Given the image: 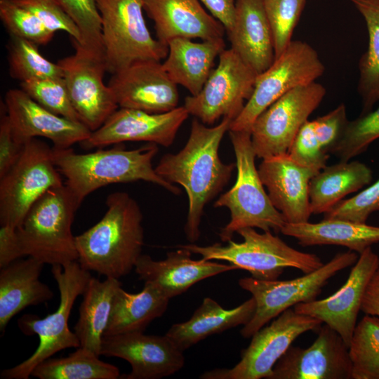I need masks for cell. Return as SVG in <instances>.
<instances>
[{"instance_id":"cell-1","label":"cell","mask_w":379,"mask_h":379,"mask_svg":"<svg viewBox=\"0 0 379 379\" xmlns=\"http://www.w3.org/2000/svg\"><path fill=\"white\" fill-rule=\"evenodd\" d=\"M232 120L223 118L216 126H206L194 118L188 140L176 154H164L154 168L157 173L171 184H178L188 197V212L184 227L189 241H197L205 206L229 182L236 165L225 164L218 151Z\"/></svg>"},{"instance_id":"cell-2","label":"cell","mask_w":379,"mask_h":379,"mask_svg":"<svg viewBox=\"0 0 379 379\" xmlns=\"http://www.w3.org/2000/svg\"><path fill=\"white\" fill-rule=\"evenodd\" d=\"M107 211L93 227L75 236L78 262L86 270L119 279L135 268L144 244L143 215L128 193L106 199Z\"/></svg>"},{"instance_id":"cell-3","label":"cell","mask_w":379,"mask_h":379,"mask_svg":"<svg viewBox=\"0 0 379 379\" xmlns=\"http://www.w3.org/2000/svg\"><path fill=\"white\" fill-rule=\"evenodd\" d=\"M158 150L157 145L154 143L135 149L117 145L86 154L76 153L71 147H53L54 163L65 178V185L80 204L100 187L138 180L156 184L179 195L180 190L159 176L152 166Z\"/></svg>"},{"instance_id":"cell-4","label":"cell","mask_w":379,"mask_h":379,"mask_svg":"<svg viewBox=\"0 0 379 379\" xmlns=\"http://www.w3.org/2000/svg\"><path fill=\"white\" fill-rule=\"evenodd\" d=\"M60 293L57 310L44 318L27 314L18 321L20 330L26 335H37L39 344L35 352L20 364L1 371L3 379H27L34 368L55 353L68 348L80 347L79 340L68 326V319L74 303L92 277L90 271L83 268L78 260L51 267Z\"/></svg>"},{"instance_id":"cell-5","label":"cell","mask_w":379,"mask_h":379,"mask_svg":"<svg viewBox=\"0 0 379 379\" xmlns=\"http://www.w3.org/2000/svg\"><path fill=\"white\" fill-rule=\"evenodd\" d=\"M229 135L236 157L237 179L213 204L215 208H227L230 212V222L219 233L221 241L227 242L245 227L281 232L286 221L264 188L255 164L256 154L251 132L230 130Z\"/></svg>"},{"instance_id":"cell-6","label":"cell","mask_w":379,"mask_h":379,"mask_svg":"<svg viewBox=\"0 0 379 379\" xmlns=\"http://www.w3.org/2000/svg\"><path fill=\"white\" fill-rule=\"evenodd\" d=\"M80 206L65 183L43 194L17 227L25 255L51 265L78 260L72 225Z\"/></svg>"},{"instance_id":"cell-7","label":"cell","mask_w":379,"mask_h":379,"mask_svg":"<svg viewBox=\"0 0 379 379\" xmlns=\"http://www.w3.org/2000/svg\"><path fill=\"white\" fill-rule=\"evenodd\" d=\"M237 233L242 237L243 241L237 243L231 239L225 246L215 243L206 246L194 244L178 246L200 255L205 260L227 261L260 280H277L286 267L307 274L324 264L316 254L292 248L271 231L259 233L253 227H245Z\"/></svg>"},{"instance_id":"cell-8","label":"cell","mask_w":379,"mask_h":379,"mask_svg":"<svg viewBox=\"0 0 379 379\" xmlns=\"http://www.w3.org/2000/svg\"><path fill=\"white\" fill-rule=\"evenodd\" d=\"M107 72L115 74L142 60L161 61L168 46L154 38L143 15V0H96Z\"/></svg>"},{"instance_id":"cell-9","label":"cell","mask_w":379,"mask_h":379,"mask_svg":"<svg viewBox=\"0 0 379 379\" xmlns=\"http://www.w3.org/2000/svg\"><path fill=\"white\" fill-rule=\"evenodd\" d=\"M358 258L357 253L351 250L338 253L319 269L290 280H260L252 277L240 279L239 286L249 292L256 303L253 317L241 329V336L251 338L287 309L316 300L328 280L353 265Z\"/></svg>"},{"instance_id":"cell-10","label":"cell","mask_w":379,"mask_h":379,"mask_svg":"<svg viewBox=\"0 0 379 379\" xmlns=\"http://www.w3.org/2000/svg\"><path fill=\"white\" fill-rule=\"evenodd\" d=\"M324 71L325 67L312 46L292 40L272 64L257 75L253 92L241 112L231 122L230 130L251 132L256 118L273 102L298 86L314 82Z\"/></svg>"},{"instance_id":"cell-11","label":"cell","mask_w":379,"mask_h":379,"mask_svg":"<svg viewBox=\"0 0 379 379\" xmlns=\"http://www.w3.org/2000/svg\"><path fill=\"white\" fill-rule=\"evenodd\" d=\"M63 184L53 147L38 138L26 141L19 159L0 178L1 225L17 228L43 194Z\"/></svg>"},{"instance_id":"cell-12","label":"cell","mask_w":379,"mask_h":379,"mask_svg":"<svg viewBox=\"0 0 379 379\" xmlns=\"http://www.w3.org/2000/svg\"><path fill=\"white\" fill-rule=\"evenodd\" d=\"M323 322L289 308L251 337L241 352L240 361L231 368L205 371L202 379H261L270 376L278 360L302 333L319 329Z\"/></svg>"},{"instance_id":"cell-13","label":"cell","mask_w":379,"mask_h":379,"mask_svg":"<svg viewBox=\"0 0 379 379\" xmlns=\"http://www.w3.org/2000/svg\"><path fill=\"white\" fill-rule=\"evenodd\" d=\"M256 77L234 51L225 48L200 92L187 96L183 106L190 115L206 125H211L221 117L232 121L251 98Z\"/></svg>"},{"instance_id":"cell-14","label":"cell","mask_w":379,"mask_h":379,"mask_svg":"<svg viewBox=\"0 0 379 379\" xmlns=\"http://www.w3.org/2000/svg\"><path fill=\"white\" fill-rule=\"evenodd\" d=\"M326 93V88L314 81L292 89L264 110L251 129L256 157L265 159L287 153L301 126Z\"/></svg>"},{"instance_id":"cell-15","label":"cell","mask_w":379,"mask_h":379,"mask_svg":"<svg viewBox=\"0 0 379 379\" xmlns=\"http://www.w3.org/2000/svg\"><path fill=\"white\" fill-rule=\"evenodd\" d=\"M75 52L58 61L67 92L80 121L96 131L119 107L112 91L103 81L105 58L73 42Z\"/></svg>"},{"instance_id":"cell-16","label":"cell","mask_w":379,"mask_h":379,"mask_svg":"<svg viewBox=\"0 0 379 379\" xmlns=\"http://www.w3.org/2000/svg\"><path fill=\"white\" fill-rule=\"evenodd\" d=\"M307 348L290 346L273 367L268 379H352L349 347L326 324Z\"/></svg>"},{"instance_id":"cell-17","label":"cell","mask_w":379,"mask_h":379,"mask_svg":"<svg viewBox=\"0 0 379 379\" xmlns=\"http://www.w3.org/2000/svg\"><path fill=\"white\" fill-rule=\"evenodd\" d=\"M190 114L184 106L164 113L119 107L102 124L80 144L86 149L142 141L171 146Z\"/></svg>"},{"instance_id":"cell-18","label":"cell","mask_w":379,"mask_h":379,"mask_svg":"<svg viewBox=\"0 0 379 379\" xmlns=\"http://www.w3.org/2000/svg\"><path fill=\"white\" fill-rule=\"evenodd\" d=\"M378 268L379 256L368 247L359 254L345 283L337 291L324 299L298 303L293 309L321 320L338 332L349 347L366 287Z\"/></svg>"},{"instance_id":"cell-19","label":"cell","mask_w":379,"mask_h":379,"mask_svg":"<svg viewBox=\"0 0 379 379\" xmlns=\"http://www.w3.org/2000/svg\"><path fill=\"white\" fill-rule=\"evenodd\" d=\"M100 355L127 361L129 373L125 379H159L174 374L185 364L183 352L165 335H149L143 332L103 336Z\"/></svg>"},{"instance_id":"cell-20","label":"cell","mask_w":379,"mask_h":379,"mask_svg":"<svg viewBox=\"0 0 379 379\" xmlns=\"http://www.w3.org/2000/svg\"><path fill=\"white\" fill-rule=\"evenodd\" d=\"M119 107L164 113L178 107V85L161 61H138L113 74L108 84Z\"/></svg>"},{"instance_id":"cell-21","label":"cell","mask_w":379,"mask_h":379,"mask_svg":"<svg viewBox=\"0 0 379 379\" xmlns=\"http://www.w3.org/2000/svg\"><path fill=\"white\" fill-rule=\"evenodd\" d=\"M5 105L13 134L22 144L41 137L51 140L55 149H67L88 139L92 133L83 123L44 108L21 88L8 91Z\"/></svg>"},{"instance_id":"cell-22","label":"cell","mask_w":379,"mask_h":379,"mask_svg":"<svg viewBox=\"0 0 379 379\" xmlns=\"http://www.w3.org/2000/svg\"><path fill=\"white\" fill-rule=\"evenodd\" d=\"M258 170L272 204L286 223L308 222L310 182L319 171L297 164L287 153L262 159Z\"/></svg>"},{"instance_id":"cell-23","label":"cell","mask_w":379,"mask_h":379,"mask_svg":"<svg viewBox=\"0 0 379 379\" xmlns=\"http://www.w3.org/2000/svg\"><path fill=\"white\" fill-rule=\"evenodd\" d=\"M168 252L162 260H154L149 255H141L135 271L139 279L156 286L171 299L185 293L192 286L206 278L239 270L232 264H222L212 260H193L192 253L184 248Z\"/></svg>"},{"instance_id":"cell-24","label":"cell","mask_w":379,"mask_h":379,"mask_svg":"<svg viewBox=\"0 0 379 379\" xmlns=\"http://www.w3.org/2000/svg\"><path fill=\"white\" fill-rule=\"evenodd\" d=\"M143 5L154 22L157 39L166 45L178 37L223 39L225 27L198 0H143Z\"/></svg>"},{"instance_id":"cell-25","label":"cell","mask_w":379,"mask_h":379,"mask_svg":"<svg viewBox=\"0 0 379 379\" xmlns=\"http://www.w3.org/2000/svg\"><path fill=\"white\" fill-rule=\"evenodd\" d=\"M227 34L230 48L257 75L274 62L273 34L262 0H236L234 22Z\"/></svg>"},{"instance_id":"cell-26","label":"cell","mask_w":379,"mask_h":379,"mask_svg":"<svg viewBox=\"0 0 379 379\" xmlns=\"http://www.w3.org/2000/svg\"><path fill=\"white\" fill-rule=\"evenodd\" d=\"M45 264L29 256L18 259L0 270V332L4 333L11 319L31 305L53 298L48 285L39 279Z\"/></svg>"},{"instance_id":"cell-27","label":"cell","mask_w":379,"mask_h":379,"mask_svg":"<svg viewBox=\"0 0 379 379\" xmlns=\"http://www.w3.org/2000/svg\"><path fill=\"white\" fill-rule=\"evenodd\" d=\"M167 46L163 67L175 84L192 95L200 92L213 70L215 60L225 49L223 39L195 42L178 37L169 41Z\"/></svg>"},{"instance_id":"cell-28","label":"cell","mask_w":379,"mask_h":379,"mask_svg":"<svg viewBox=\"0 0 379 379\" xmlns=\"http://www.w3.org/2000/svg\"><path fill=\"white\" fill-rule=\"evenodd\" d=\"M255 307L253 297L231 309L222 307L211 298H204L187 321L172 325L166 335L184 352L211 335L246 324Z\"/></svg>"},{"instance_id":"cell-29","label":"cell","mask_w":379,"mask_h":379,"mask_svg":"<svg viewBox=\"0 0 379 379\" xmlns=\"http://www.w3.org/2000/svg\"><path fill=\"white\" fill-rule=\"evenodd\" d=\"M283 234L295 238L302 246L336 245L361 254L379 243V227L347 220L324 218L319 222L286 223Z\"/></svg>"},{"instance_id":"cell-30","label":"cell","mask_w":379,"mask_h":379,"mask_svg":"<svg viewBox=\"0 0 379 379\" xmlns=\"http://www.w3.org/2000/svg\"><path fill=\"white\" fill-rule=\"evenodd\" d=\"M169 298L156 286L144 282L142 290L131 293L119 286L113 297L110 315L103 336L144 332L166 312Z\"/></svg>"},{"instance_id":"cell-31","label":"cell","mask_w":379,"mask_h":379,"mask_svg":"<svg viewBox=\"0 0 379 379\" xmlns=\"http://www.w3.org/2000/svg\"><path fill=\"white\" fill-rule=\"evenodd\" d=\"M371 169L358 161L326 166L314 175L309 186L312 214L326 213L347 195L371 183Z\"/></svg>"},{"instance_id":"cell-32","label":"cell","mask_w":379,"mask_h":379,"mask_svg":"<svg viewBox=\"0 0 379 379\" xmlns=\"http://www.w3.org/2000/svg\"><path fill=\"white\" fill-rule=\"evenodd\" d=\"M121 286L119 279L106 277L105 280L100 281L92 277L82 295L79 316L74 326V332L79 340L80 347L87 348L99 356L112 299Z\"/></svg>"},{"instance_id":"cell-33","label":"cell","mask_w":379,"mask_h":379,"mask_svg":"<svg viewBox=\"0 0 379 379\" xmlns=\"http://www.w3.org/2000/svg\"><path fill=\"white\" fill-rule=\"evenodd\" d=\"M364 19L368 34L366 51L359 61L358 92L361 98V114L371 110L379 101V0H347Z\"/></svg>"},{"instance_id":"cell-34","label":"cell","mask_w":379,"mask_h":379,"mask_svg":"<svg viewBox=\"0 0 379 379\" xmlns=\"http://www.w3.org/2000/svg\"><path fill=\"white\" fill-rule=\"evenodd\" d=\"M31 376L39 379H117L119 369L99 359L93 351L79 347L66 357L49 358L38 364Z\"/></svg>"},{"instance_id":"cell-35","label":"cell","mask_w":379,"mask_h":379,"mask_svg":"<svg viewBox=\"0 0 379 379\" xmlns=\"http://www.w3.org/2000/svg\"><path fill=\"white\" fill-rule=\"evenodd\" d=\"M349 354L352 379H379V317L365 314L357 324Z\"/></svg>"},{"instance_id":"cell-36","label":"cell","mask_w":379,"mask_h":379,"mask_svg":"<svg viewBox=\"0 0 379 379\" xmlns=\"http://www.w3.org/2000/svg\"><path fill=\"white\" fill-rule=\"evenodd\" d=\"M37 44L27 39L11 36L8 44V64L11 77L20 82L51 77H62L60 66L44 58Z\"/></svg>"},{"instance_id":"cell-37","label":"cell","mask_w":379,"mask_h":379,"mask_svg":"<svg viewBox=\"0 0 379 379\" xmlns=\"http://www.w3.org/2000/svg\"><path fill=\"white\" fill-rule=\"evenodd\" d=\"M379 138V107L349 121L345 131L329 153L340 161H348L364 152Z\"/></svg>"},{"instance_id":"cell-38","label":"cell","mask_w":379,"mask_h":379,"mask_svg":"<svg viewBox=\"0 0 379 379\" xmlns=\"http://www.w3.org/2000/svg\"><path fill=\"white\" fill-rule=\"evenodd\" d=\"M20 85L25 93L44 108L70 120L81 122L62 77L30 79L20 82Z\"/></svg>"},{"instance_id":"cell-39","label":"cell","mask_w":379,"mask_h":379,"mask_svg":"<svg viewBox=\"0 0 379 379\" xmlns=\"http://www.w3.org/2000/svg\"><path fill=\"white\" fill-rule=\"evenodd\" d=\"M0 18L11 36L37 45L47 44L55 34L37 17L13 0H0Z\"/></svg>"},{"instance_id":"cell-40","label":"cell","mask_w":379,"mask_h":379,"mask_svg":"<svg viewBox=\"0 0 379 379\" xmlns=\"http://www.w3.org/2000/svg\"><path fill=\"white\" fill-rule=\"evenodd\" d=\"M264 8L272 28L275 58L279 56L292 41V36L305 0H262Z\"/></svg>"},{"instance_id":"cell-41","label":"cell","mask_w":379,"mask_h":379,"mask_svg":"<svg viewBox=\"0 0 379 379\" xmlns=\"http://www.w3.org/2000/svg\"><path fill=\"white\" fill-rule=\"evenodd\" d=\"M57 1L79 29L81 41L78 44L104 56L101 18L96 0Z\"/></svg>"},{"instance_id":"cell-42","label":"cell","mask_w":379,"mask_h":379,"mask_svg":"<svg viewBox=\"0 0 379 379\" xmlns=\"http://www.w3.org/2000/svg\"><path fill=\"white\" fill-rule=\"evenodd\" d=\"M376 211H379V179L352 197L340 201L324 218L366 223Z\"/></svg>"},{"instance_id":"cell-43","label":"cell","mask_w":379,"mask_h":379,"mask_svg":"<svg viewBox=\"0 0 379 379\" xmlns=\"http://www.w3.org/2000/svg\"><path fill=\"white\" fill-rule=\"evenodd\" d=\"M37 17L51 31L67 32L72 41L80 43L79 28L57 0H13Z\"/></svg>"},{"instance_id":"cell-44","label":"cell","mask_w":379,"mask_h":379,"mask_svg":"<svg viewBox=\"0 0 379 379\" xmlns=\"http://www.w3.org/2000/svg\"><path fill=\"white\" fill-rule=\"evenodd\" d=\"M287 154L297 164L319 171L326 166L328 154L316 136L314 121L307 120L300 128Z\"/></svg>"},{"instance_id":"cell-45","label":"cell","mask_w":379,"mask_h":379,"mask_svg":"<svg viewBox=\"0 0 379 379\" xmlns=\"http://www.w3.org/2000/svg\"><path fill=\"white\" fill-rule=\"evenodd\" d=\"M314 132L322 149L329 154L341 138L348 123L346 107L343 103L328 114L313 120Z\"/></svg>"},{"instance_id":"cell-46","label":"cell","mask_w":379,"mask_h":379,"mask_svg":"<svg viewBox=\"0 0 379 379\" xmlns=\"http://www.w3.org/2000/svg\"><path fill=\"white\" fill-rule=\"evenodd\" d=\"M25 144L14 137L5 102H1L0 119V178L3 177L17 162Z\"/></svg>"},{"instance_id":"cell-47","label":"cell","mask_w":379,"mask_h":379,"mask_svg":"<svg viewBox=\"0 0 379 379\" xmlns=\"http://www.w3.org/2000/svg\"><path fill=\"white\" fill-rule=\"evenodd\" d=\"M25 256L17 228L1 225L0 228V269Z\"/></svg>"},{"instance_id":"cell-48","label":"cell","mask_w":379,"mask_h":379,"mask_svg":"<svg viewBox=\"0 0 379 379\" xmlns=\"http://www.w3.org/2000/svg\"><path fill=\"white\" fill-rule=\"evenodd\" d=\"M208 10L225 27L227 33L233 27L236 14V0H201Z\"/></svg>"},{"instance_id":"cell-49","label":"cell","mask_w":379,"mask_h":379,"mask_svg":"<svg viewBox=\"0 0 379 379\" xmlns=\"http://www.w3.org/2000/svg\"><path fill=\"white\" fill-rule=\"evenodd\" d=\"M361 311L365 314L379 317V268L374 272L368 284Z\"/></svg>"}]
</instances>
